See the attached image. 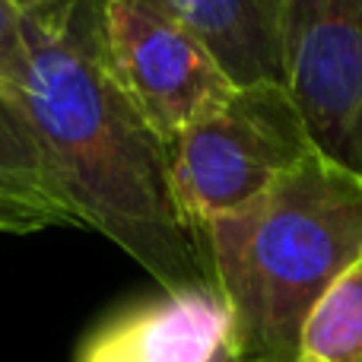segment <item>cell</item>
I'll list each match as a JSON object with an SVG mask.
<instances>
[{
	"label": "cell",
	"mask_w": 362,
	"mask_h": 362,
	"mask_svg": "<svg viewBox=\"0 0 362 362\" xmlns=\"http://www.w3.org/2000/svg\"><path fill=\"white\" fill-rule=\"evenodd\" d=\"M23 45L13 99L74 226L102 232L163 293L210 286L172 191L169 146L105 67L95 0H23Z\"/></svg>",
	"instance_id": "1"
},
{
	"label": "cell",
	"mask_w": 362,
	"mask_h": 362,
	"mask_svg": "<svg viewBox=\"0 0 362 362\" xmlns=\"http://www.w3.org/2000/svg\"><path fill=\"white\" fill-rule=\"evenodd\" d=\"M197 242L229 308L232 362H289L318 299L362 257V175L315 153L248 206L204 223Z\"/></svg>",
	"instance_id": "2"
},
{
	"label": "cell",
	"mask_w": 362,
	"mask_h": 362,
	"mask_svg": "<svg viewBox=\"0 0 362 362\" xmlns=\"http://www.w3.org/2000/svg\"><path fill=\"white\" fill-rule=\"evenodd\" d=\"M315 153L312 131L283 83L235 86L169 146L181 216L197 235L204 223L248 206Z\"/></svg>",
	"instance_id": "3"
},
{
	"label": "cell",
	"mask_w": 362,
	"mask_h": 362,
	"mask_svg": "<svg viewBox=\"0 0 362 362\" xmlns=\"http://www.w3.org/2000/svg\"><path fill=\"white\" fill-rule=\"evenodd\" d=\"M95 29L108 74L165 146L235 89L197 32L159 0H95Z\"/></svg>",
	"instance_id": "4"
},
{
	"label": "cell",
	"mask_w": 362,
	"mask_h": 362,
	"mask_svg": "<svg viewBox=\"0 0 362 362\" xmlns=\"http://www.w3.org/2000/svg\"><path fill=\"white\" fill-rule=\"evenodd\" d=\"M283 86L318 153L362 175V0H289Z\"/></svg>",
	"instance_id": "5"
},
{
	"label": "cell",
	"mask_w": 362,
	"mask_h": 362,
	"mask_svg": "<svg viewBox=\"0 0 362 362\" xmlns=\"http://www.w3.org/2000/svg\"><path fill=\"white\" fill-rule=\"evenodd\" d=\"M74 362H232L229 308L213 286L140 299L99 321Z\"/></svg>",
	"instance_id": "6"
},
{
	"label": "cell",
	"mask_w": 362,
	"mask_h": 362,
	"mask_svg": "<svg viewBox=\"0 0 362 362\" xmlns=\"http://www.w3.org/2000/svg\"><path fill=\"white\" fill-rule=\"evenodd\" d=\"M216 54L235 86L283 83V16L289 0H159Z\"/></svg>",
	"instance_id": "7"
},
{
	"label": "cell",
	"mask_w": 362,
	"mask_h": 362,
	"mask_svg": "<svg viewBox=\"0 0 362 362\" xmlns=\"http://www.w3.org/2000/svg\"><path fill=\"white\" fill-rule=\"evenodd\" d=\"M312 362H362V257L318 299L299 337Z\"/></svg>",
	"instance_id": "8"
},
{
	"label": "cell",
	"mask_w": 362,
	"mask_h": 362,
	"mask_svg": "<svg viewBox=\"0 0 362 362\" xmlns=\"http://www.w3.org/2000/svg\"><path fill=\"white\" fill-rule=\"evenodd\" d=\"M0 187L61 213L67 226H74L70 213L61 206L54 187H51L38 144L32 137L29 124H25L23 112H19L16 99L4 86H0Z\"/></svg>",
	"instance_id": "9"
},
{
	"label": "cell",
	"mask_w": 362,
	"mask_h": 362,
	"mask_svg": "<svg viewBox=\"0 0 362 362\" xmlns=\"http://www.w3.org/2000/svg\"><path fill=\"white\" fill-rule=\"evenodd\" d=\"M25 70L23 0H0V86L16 93Z\"/></svg>",
	"instance_id": "10"
},
{
	"label": "cell",
	"mask_w": 362,
	"mask_h": 362,
	"mask_svg": "<svg viewBox=\"0 0 362 362\" xmlns=\"http://www.w3.org/2000/svg\"><path fill=\"white\" fill-rule=\"evenodd\" d=\"M48 226H67V219H64L61 213L48 210V206L32 204V200L0 187V232L25 235V232L48 229Z\"/></svg>",
	"instance_id": "11"
},
{
	"label": "cell",
	"mask_w": 362,
	"mask_h": 362,
	"mask_svg": "<svg viewBox=\"0 0 362 362\" xmlns=\"http://www.w3.org/2000/svg\"><path fill=\"white\" fill-rule=\"evenodd\" d=\"M289 362H312V359H302V356H296V359H289Z\"/></svg>",
	"instance_id": "12"
}]
</instances>
